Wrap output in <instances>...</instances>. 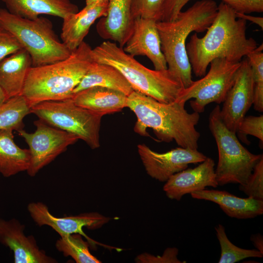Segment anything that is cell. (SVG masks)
Instances as JSON below:
<instances>
[{
  "label": "cell",
  "mask_w": 263,
  "mask_h": 263,
  "mask_svg": "<svg viewBox=\"0 0 263 263\" xmlns=\"http://www.w3.org/2000/svg\"><path fill=\"white\" fill-rule=\"evenodd\" d=\"M234 10L221 2L216 16L202 38L193 34L186 44V52L191 70L197 77L207 73L208 66L216 58L239 62L258 46L246 35V21L237 19Z\"/></svg>",
  "instance_id": "cell-1"
},
{
  "label": "cell",
  "mask_w": 263,
  "mask_h": 263,
  "mask_svg": "<svg viewBox=\"0 0 263 263\" xmlns=\"http://www.w3.org/2000/svg\"><path fill=\"white\" fill-rule=\"evenodd\" d=\"M185 102L165 103L135 91L128 96L127 107L137 117L135 132L148 136L151 129L161 141H174L180 147L198 149L199 132L196 129L200 113H189Z\"/></svg>",
  "instance_id": "cell-2"
},
{
  "label": "cell",
  "mask_w": 263,
  "mask_h": 263,
  "mask_svg": "<svg viewBox=\"0 0 263 263\" xmlns=\"http://www.w3.org/2000/svg\"><path fill=\"white\" fill-rule=\"evenodd\" d=\"M218 5L213 0L196 2L176 18L169 21H157L156 27L161 41V51L168 70L184 88L193 82L191 67L186 52V41L192 32L207 30L215 19Z\"/></svg>",
  "instance_id": "cell-3"
},
{
  "label": "cell",
  "mask_w": 263,
  "mask_h": 263,
  "mask_svg": "<svg viewBox=\"0 0 263 263\" xmlns=\"http://www.w3.org/2000/svg\"><path fill=\"white\" fill-rule=\"evenodd\" d=\"M85 41L66 58L29 70L21 94L31 108L46 101L70 99L94 61Z\"/></svg>",
  "instance_id": "cell-4"
},
{
  "label": "cell",
  "mask_w": 263,
  "mask_h": 263,
  "mask_svg": "<svg viewBox=\"0 0 263 263\" xmlns=\"http://www.w3.org/2000/svg\"><path fill=\"white\" fill-rule=\"evenodd\" d=\"M91 55L94 62L116 68L134 91L162 103L176 101L183 87L168 69L151 70L126 53L115 42L105 41L94 49Z\"/></svg>",
  "instance_id": "cell-5"
},
{
  "label": "cell",
  "mask_w": 263,
  "mask_h": 263,
  "mask_svg": "<svg viewBox=\"0 0 263 263\" xmlns=\"http://www.w3.org/2000/svg\"><path fill=\"white\" fill-rule=\"evenodd\" d=\"M0 26L10 32L28 52L33 67L63 60L72 52L59 39L51 20L43 17L25 19L0 8Z\"/></svg>",
  "instance_id": "cell-6"
},
{
  "label": "cell",
  "mask_w": 263,
  "mask_h": 263,
  "mask_svg": "<svg viewBox=\"0 0 263 263\" xmlns=\"http://www.w3.org/2000/svg\"><path fill=\"white\" fill-rule=\"evenodd\" d=\"M217 105L209 116V128L218 151V161L215 169L218 186L228 184L245 185L263 154H255L244 148L237 137L224 124Z\"/></svg>",
  "instance_id": "cell-7"
},
{
  "label": "cell",
  "mask_w": 263,
  "mask_h": 263,
  "mask_svg": "<svg viewBox=\"0 0 263 263\" xmlns=\"http://www.w3.org/2000/svg\"><path fill=\"white\" fill-rule=\"evenodd\" d=\"M39 119L74 134L92 149L100 147L102 115L76 105L71 98L40 102L31 108Z\"/></svg>",
  "instance_id": "cell-8"
},
{
  "label": "cell",
  "mask_w": 263,
  "mask_h": 263,
  "mask_svg": "<svg viewBox=\"0 0 263 263\" xmlns=\"http://www.w3.org/2000/svg\"><path fill=\"white\" fill-rule=\"evenodd\" d=\"M208 72L203 77L183 88L176 101L185 102L190 99L191 108L199 113H203L208 104L223 103L232 86L241 65L224 58H216L210 63Z\"/></svg>",
  "instance_id": "cell-9"
},
{
  "label": "cell",
  "mask_w": 263,
  "mask_h": 263,
  "mask_svg": "<svg viewBox=\"0 0 263 263\" xmlns=\"http://www.w3.org/2000/svg\"><path fill=\"white\" fill-rule=\"evenodd\" d=\"M34 124L36 129L33 133L23 129L18 131L29 146L30 163L27 172L32 177L79 139L74 134L52 126L40 119Z\"/></svg>",
  "instance_id": "cell-10"
},
{
  "label": "cell",
  "mask_w": 263,
  "mask_h": 263,
  "mask_svg": "<svg viewBox=\"0 0 263 263\" xmlns=\"http://www.w3.org/2000/svg\"><path fill=\"white\" fill-rule=\"evenodd\" d=\"M137 150L148 174L160 182H166L174 174L188 168L189 164L200 163L207 157L197 149L180 147L158 153L140 144Z\"/></svg>",
  "instance_id": "cell-11"
},
{
  "label": "cell",
  "mask_w": 263,
  "mask_h": 263,
  "mask_svg": "<svg viewBox=\"0 0 263 263\" xmlns=\"http://www.w3.org/2000/svg\"><path fill=\"white\" fill-rule=\"evenodd\" d=\"M253 82L248 58L241 61L234 82L227 93L220 109L225 126L236 133L238 126L253 105Z\"/></svg>",
  "instance_id": "cell-12"
},
{
  "label": "cell",
  "mask_w": 263,
  "mask_h": 263,
  "mask_svg": "<svg viewBox=\"0 0 263 263\" xmlns=\"http://www.w3.org/2000/svg\"><path fill=\"white\" fill-rule=\"evenodd\" d=\"M32 219L39 226L47 225L56 231L60 236L79 234L91 244L96 242L87 236L83 227L95 229L108 223L110 218L97 212H90L77 215L57 217L52 214L48 207L42 202H32L27 206Z\"/></svg>",
  "instance_id": "cell-13"
},
{
  "label": "cell",
  "mask_w": 263,
  "mask_h": 263,
  "mask_svg": "<svg viewBox=\"0 0 263 263\" xmlns=\"http://www.w3.org/2000/svg\"><path fill=\"white\" fill-rule=\"evenodd\" d=\"M24 229L25 225L15 218H0V243L12 251L14 263H57L39 248L33 236L25 235Z\"/></svg>",
  "instance_id": "cell-14"
},
{
  "label": "cell",
  "mask_w": 263,
  "mask_h": 263,
  "mask_svg": "<svg viewBox=\"0 0 263 263\" xmlns=\"http://www.w3.org/2000/svg\"><path fill=\"white\" fill-rule=\"evenodd\" d=\"M123 49L133 57L146 56L151 61L155 70L168 68L154 19L134 18L132 32Z\"/></svg>",
  "instance_id": "cell-15"
},
{
  "label": "cell",
  "mask_w": 263,
  "mask_h": 263,
  "mask_svg": "<svg viewBox=\"0 0 263 263\" xmlns=\"http://www.w3.org/2000/svg\"><path fill=\"white\" fill-rule=\"evenodd\" d=\"M214 166V160L207 157L194 168H187L170 176L164 185L163 190L169 198L180 201L187 194L207 187L216 188L218 184Z\"/></svg>",
  "instance_id": "cell-16"
},
{
  "label": "cell",
  "mask_w": 263,
  "mask_h": 263,
  "mask_svg": "<svg viewBox=\"0 0 263 263\" xmlns=\"http://www.w3.org/2000/svg\"><path fill=\"white\" fill-rule=\"evenodd\" d=\"M133 0H108L107 15L100 18L96 29L99 36L123 48L132 32Z\"/></svg>",
  "instance_id": "cell-17"
},
{
  "label": "cell",
  "mask_w": 263,
  "mask_h": 263,
  "mask_svg": "<svg viewBox=\"0 0 263 263\" xmlns=\"http://www.w3.org/2000/svg\"><path fill=\"white\" fill-rule=\"evenodd\" d=\"M194 199L215 203L229 217L238 219L254 218L263 214V200L240 198L225 190L204 189L190 194Z\"/></svg>",
  "instance_id": "cell-18"
},
{
  "label": "cell",
  "mask_w": 263,
  "mask_h": 263,
  "mask_svg": "<svg viewBox=\"0 0 263 263\" xmlns=\"http://www.w3.org/2000/svg\"><path fill=\"white\" fill-rule=\"evenodd\" d=\"M108 1L85 5L80 11L70 14L63 19L61 33L62 42L72 52L83 42L91 26L98 18L105 17Z\"/></svg>",
  "instance_id": "cell-19"
},
{
  "label": "cell",
  "mask_w": 263,
  "mask_h": 263,
  "mask_svg": "<svg viewBox=\"0 0 263 263\" xmlns=\"http://www.w3.org/2000/svg\"><path fill=\"white\" fill-rule=\"evenodd\" d=\"M75 104L102 116L127 107L128 96L114 90L94 86L75 93L71 98Z\"/></svg>",
  "instance_id": "cell-20"
},
{
  "label": "cell",
  "mask_w": 263,
  "mask_h": 263,
  "mask_svg": "<svg viewBox=\"0 0 263 263\" xmlns=\"http://www.w3.org/2000/svg\"><path fill=\"white\" fill-rule=\"evenodd\" d=\"M11 14L34 19L41 15L61 19L78 11L77 6L69 0H1Z\"/></svg>",
  "instance_id": "cell-21"
},
{
  "label": "cell",
  "mask_w": 263,
  "mask_h": 263,
  "mask_svg": "<svg viewBox=\"0 0 263 263\" xmlns=\"http://www.w3.org/2000/svg\"><path fill=\"white\" fill-rule=\"evenodd\" d=\"M32 59L21 49L0 61V86L7 99L21 94Z\"/></svg>",
  "instance_id": "cell-22"
},
{
  "label": "cell",
  "mask_w": 263,
  "mask_h": 263,
  "mask_svg": "<svg viewBox=\"0 0 263 263\" xmlns=\"http://www.w3.org/2000/svg\"><path fill=\"white\" fill-rule=\"evenodd\" d=\"M94 86L118 91L127 96L133 91L130 83L116 68L108 64L94 61L93 62L87 73L74 89L73 94Z\"/></svg>",
  "instance_id": "cell-23"
},
{
  "label": "cell",
  "mask_w": 263,
  "mask_h": 263,
  "mask_svg": "<svg viewBox=\"0 0 263 263\" xmlns=\"http://www.w3.org/2000/svg\"><path fill=\"white\" fill-rule=\"evenodd\" d=\"M12 130H0V173L9 177L27 170L30 163L29 149L15 142Z\"/></svg>",
  "instance_id": "cell-24"
},
{
  "label": "cell",
  "mask_w": 263,
  "mask_h": 263,
  "mask_svg": "<svg viewBox=\"0 0 263 263\" xmlns=\"http://www.w3.org/2000/svg\"><path fill=\"white\" fill-rule=\"evenodd\" d=\"M31 113V107L21 94L7 99L0 105V130L23 129V120Z\"/></svg>",
  "instance_id": "cell-25"
},
{
  "label": "cell",
  "mask_w": 263,
  "mask_h": 263,
  "mask_svg": "<svg viewBox=\"0 0 263 263\" xmlns=\"http://www.w3.org/2000/svg\"><path fill=\"white\" fill-rule=\"evenodd\" d=\"M190 0H164L159 21L174 19L182 8ZM236 12L250 14L263 11V0H222Z\"/></svg>",
  "instance_id": "cell-26"
},
{
  "label": "cell",
  "mask_w": 263,
  "mask_h": 263,
  "mask_svg": "<svg viewBox=\"0 0 263 263\" xmlns=\"http://www.w3.org/2000/svg\"><path fill=\"white\" fill-rule=\"evenodd\" d=\"M79 234L60 236L56 243V247L65 257L70 256L77 263H101L90 252L89 243Z\"/></svg>",
  "instance_id": "cell-27"
},
{
  "label": "cell",
  "mask_w": 263,
  "mask_h": 263,
  "mask_svg": "<svg viewBox=\"0 0 263 263\" xmlns=\"http://www.w3.org/2000/svg\"><path fill=\"white\" fill-rule=\"evenodd\" d=\"M221 247L219 263H235L247 258H262L263 253L256 249H247L233 244L225 233V227L218 224L215 227Z\"/></svg>",
  "instance_id": "cell-28"
},
{
  "label": "cell",
  "mask_w": 263,
  "mask_h": 263,
  "mask_svg": "<svg viewBox=\"0 0 263 263\" xmlns=\"http://www.w3.org/2000/svg\"><path fill=\"white\" fill-rule=\"evenodd\" d=\"M263 45L258 46L247 56L252 71L253 82V102L254 109L263 112Z\"/></svg>",
  "instance_id": "cell-29"
},
{
  "label": "cell",
  "mask_w": 263,
  "mask_h": 263,
  "mask_svg": "<svg viewBox=\"0 0 263 263\" xmlns=\"http://www.w3.org/2000/svg\"><path fill=\"white\" fill-rule=\"evenodd\" d=\"M239 189L248 197L263 200V157L255 166L246 183Z\"/></svg>",
  "instance_id": "cell-30"
},
{
  "label": "cell",
  "mask_w": 263,
  "mask_h": 263,
  "mask_svg": "<svg viewBox=\"0 0 263 263\" xmlns=\"http://www.w3.org/2000/svg\"><path fill=\"white\" fill-rule=\"evenodd\" d=\"M164 1V0H133L132 8L133 17L159 21Z\"/></svg>",
  "instance_id": "cell-31"
},
{
  "label": "cell",
  "mask_w": 263,
  "mask_h": 263,
  "mask_svg": "<svg viewBox=\"0 0 263 263\" xmlns=\"http://www.w3.org/2000/svg\"><path fill=\"white\" fill-rule=\"evenodd\" d=\"M236 133L241 140L249 144L246 136L251 135L258 138L263 143V115L244 116L240 123Z\"/></svg>",
  "instance_id": "cell-32"
},
{
  "label": "cell",
  "mask_w": 263,
  "mask_h": 263,
  "mask_svg": "<svg viewBox=\"0 0 263 263\" xmlns=\"http://www.w3.org/2000/svg\"><path fill=\"white\" fill-rule=\"evenodd\" d=\"M179 250L176 247L167 248L161 256H155L149 253H143L138 255L135 262L140 263H183L177 258Z\"/></svg>",
  "instance_id": "cell-33"
},
{
  "label": "cell",
  "mask_w": 263,
  "mask_h": 263,
  "mask_svg": "<svg viewBox=\"0 0 263 263\" xmlns=\"http://www.w3.org/2000/svg\"><path fill=\"white\" fill-rule=\"evenodd\" d=\"M23 49L16 38L0 26V61Z\"/></svg>",
  "instance_id": "cell-34"
},
{
  "label": "cell",
  "mask_w": 263,
  "mask_h": 263,
  "mask_svg": "<svg viewBox=\"0 0 263 263\" xmlns=\"http://www.w3.org/2000/svg\"><path fill=\"white\" fill-rule=\"evenodd\" d=\"M237 18L243 19L244 20L250 21L263 29V18L262 17H254L246 14L235 12Z\"/></svg>",
  "instance_id": "cell-35"
},
{
  "label": "cell",
  "mask_w": 263,
  "mask_h": 263,
  "mask_svg": "<svg viewBox=\"0 0 263 263\" xmlns=\"http://www.w3.org/2000/svg\"><path fill=\"white\" fill-rule=\"evenodd\" d=\"M250 240L257 250L263 253V237L260 234H253Z\"/></svg>",
  "instance_id": "cell-36"
},
{
  "label": "cell",
  "mask_w": 263,
  "mask_h": 263,
  "mask_svg": "<svg viewBox=\"0 0 263 263\" xmlns=\"http://www.w3.org/2000/svg\"><path fill=\"white\" fill-rule=\"evenodd\" d=\"M108 1V0H86V5H91Z\"/></svg>",
  "instance_id": "cell-37"
},
{
  "label": "cell",
  "mask_w": 263,
  "mask_h": 263,
  "mask_svg": "<svg viewBox=\"0 0 263 263\" xmlns=\"http://www.w3.org/2000/svg\"><path fill=\"white\" fill-rule=\"evenodd\" d=\"M7 99L6 94L4 91L0 86V105L3 103Z\"/></svg>",
  "instance_id": "cell-38"
}]
</instances>
